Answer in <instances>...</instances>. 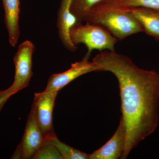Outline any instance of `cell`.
Returning a JSON list of instances; mask_svg holds the SVG:
<instances>
[{
  "mask_svg": "<svg viewBox=\"0 0 159 159\" xmlns=\"http://www.w3.org/2000/svg\"><path fill=\"white\" fill-rule=\"evenodd\" d=\"M58 92L43 91L34 94L31 109L34 111L38 125L46 141L57 136L53 127V112Z\"/></svg>",
  "mask_w": 159,
  "mask_h": 159,
  "instance_id": "obj_5",
  "label": "cell"
},
{
  "mask_svg": "<svg viewBox=\"0 0 159 159\" xmlns=\"http://www.w3.org/2000/svg\"><path fill=\"white\" fill-rule=\"evenodd\" d=\"M5 10V20L9 34V43L15 47L20 37L19 0H2Z\"/></svg>",
  "mask_w": 159,
  "mask_h": 159,
  "instance_id": "obj_10",
  "label": "cell"
},
{
  "mask_svg": "<svg viewBox=\"0 0 159 159\" xmlns=\"http://www.w3.org/2000/svg\"><path fill=\"white\" fill-rule=\"evenodd\" d=\"M84 21L104 27L118 40H122L132 34L144 32L140 22L128 11L123 9L91 11L86 16Z\"/></svg>",
  "mask_w": 159,
  "mask_h": 159,
  "instance_id": "obj_2",
  "label": "cell"
},
{
  "mask_svg": "<svg viewBox=\"0 0 159 159\" xmlns=\"http://www.w3.org/2000/svg\"><path fill=\"white\" fill-rule=\"evenodd\" d=\"M11 96L12 95L8 89L4 91H0V109Z\"/></svg>",
  "mask_w": 159,
  "mask_h": 159,
  "instance_id": "obj_16",
  "label": "cell"
},
{
  "mask_svg": "<svg viewBox=\"0 0 159 159\" xmlns=\"http://www.w3.org/2000/svg\"><path fill=\"white\" fill-rule=\"evenodd\" d=\"M46 141L31 109L27 120L22 140L14 153V158L32 159Z\"/></svg>",
  "mask_w": 159,
  "mask_h": 159,
  "instance_id": "obj_6",
  "label": "cell"
},
{
  "mask_svg": "<svg viewBox=\"0 0 159 159\" xmlns=\"http://www.w3.org/2000/svg\"><path fill=\"white\" fill-rule=\"evenodd\" d=\"M33 159H63L59 151L51 142L46 141L36 152Z\"/></svg>",
  "mask_w": 159,
  "mask_h": 159,
  "instance_id": "obj_15",
  "label": "cell"
},
{
  "mask_svg": "<svg viewBox=\"0 0 159 159\" xmlns=\"http://www.w3.org/2000/svg\"><path fill=\"white\" fill-rule=\"evenodd\" d=\"M97 71L116 77L121 97L122 119L126 131L124 152L131 151L153 133L159 122V74L140 68L131 59L115 51H104L93 58Z\"/></svg>",
  "mask_w": 159,
  "mask_h": 159,
  "instance_id": "obj_1",
  "label": "cell"
},
{
  "mask_svg": "<svg viewBox=\"0 0 159 159\" xmlns=\"http://www.w3.org/2000/svg\"><path fill=\"white\" fill-rule=\"evenodd\" d=\"M70 36L74 45L84 44L90 53L95 49L115 51V45L118 41L104 27L88 23L85 25L76 23L70 30Z\"/></svg>",
  "mask_w": 159,
  "mask_h": 159,
  "instance_id": "obj_3",
  "label": "cell"
},
{
  "mask_svg": "<svg viewBox=\"0 0 159 159\" xmlns=\"http://www.w3.org/2000/svg\"><path fill=\"white\" fill-rule=\"evenodd\" d=\"M35 46L31 41L23 42L19 46L13 61L15 66L14 81L8 88L12 95L29 85L32 73V56Z\"/></svg>",
  "mask_w": 159,
  "mask_h": 159,
  "instance_id": "obj_4",
  "label": "cell"
},
{
  "mask_svg": "<svg viewBox=\"0 0 159 159\" xmlns=\"http://www.w3.org/2000/svg\"><path fill=\"white\" fill-rule=\"evenodd\" d=\"M91 53L87 52L81 61L71 64L67 70L52 74L49 77L45 91H59L80 76L93 71H97V66L93 61L89 60Z\"/></svg>",
  "mask_w": 159,
  "mask_h": 159,
  "instance_id": "obj_7",
  "label": "cell"
},
{
  "mask_svg": "<svg viewBox=\"0 0 159 159\" xmlns=\"http://www.w3.org/2000/svg\"><path fill=\"white\" fill-rule=\"evenodd\" d=\"M126 131L122 119L113 136L102 147L89 154L90 159H121L125 148Z\"/></svg>",
  "mask_w": 159,
  "mask_h": 159,
  "instance_id": "obj_8",
  "label": "cell"
},
{
  "mask_svg": "<svg viewBox=\"0 0 159 159\" xmlns=\"http://www.w3.org/2000/svg\"><path fill=\"white\" fill-rule=\"evenodd\" d=\"M123 10L128 11L140 22L144 32L159 42V14L156 10L144 8H132Z\"/></svg>",
  "mask_w": 159,
  "mask_h": 159,
  "instance_id": "obj_11",
  "label": "cell"
},
{
  "mask_svg": "<svg viewBox=\"0 0 159 159\" xmlns=\"http://www.w3.org/2000/svg\"><path fill=\"white\" fill-rule=\"evenodd\" d=\"M132 8H144L159 10V0H103L95 5L91 11Z\"/></svg>",
  "mask_w": 159,
  "mask_h": 159,
  "instance_id": "obj_12",
  "label": "cell"
},
{
  "mask_svg": "<svg viewBox=\"0 0 159 159\" xmlns=\"http://www.w3.org/2000/svg\"><path fill=\"white\" fill-rule=\"evenodd\" d=\"M157 11L158 13V14H159V10H156Z\"/></svg>",
  "mask_w": 159,
  "mask_h": 159,
  "instance_id": "obj_17",
  "label": "cell"
},
{
  "mask_svg": "<svg viewBox=\"0 0 159 159\" xmlns=\"http://www.w3.org/2000/svg\"><path fill=\"white\" fill-rule=\"evenodd\" d=\"M46 141L51 142L57 148L63 159H90L89 154L75 149L61 142L57 136Z\"/></svg>",
  "mask_w": 159,
  "mask_h": 159,
  "instance_id": "obj_14",
  "label": "cell"
},
{
  "mask_svg": "<svg viewBox=\"0 0 159 159\" xmlns=\"http://www.w3.org/2000/svg\"><path fill=\"white\" fill-rule=\"evenodd\" d=\"M103 0H72L71 12L77 19V23H82L91 9Z\"/></svg>",
  "mask_w": 159,
  "mask_h": 159,
  "instance_id": "obj_13",
  "label": "cell"
},
{
  "mask_svg": "<svg viewBox=\"0 0 159 159\" xmlns=\"http://www.w3.org/2000/svg\"><path fill=\"white\" fill-rule=\"evenodd\" d=\"M72 2V0H61L57 14V27L63 45L68 51L74 52L78 48L71 42L70 31L77 21L71 12Z\"/></svg>",
  "mask_w": 159,
  "mask_h": 159,
  "instance_id": "obj_9",
  "label": "cell"
}]
</instances>
